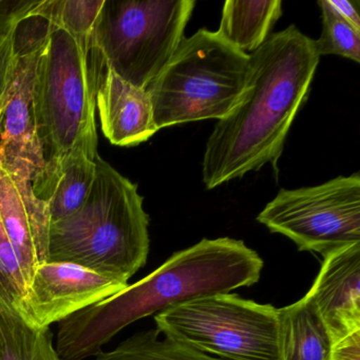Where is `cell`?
Instances as JSON below:
<instances>
[{
  "mask_svg": "<svg viewBox=\"0 0 360 360\" xmlns=\"http://www.w3.org/2000/svg\"><path fill=\"white\" fill-rule=\"evenodd\" d=\"M96 360H226L212 357L174 339L160 338V330L136 333L112 351L100 352Z\"/></svg>",
  "mask_w": 360,
  "mask_h": 360,
  "instance_id": "cell-18",
  "label": "cell"
},
{
  "mask_svg": "<svg viewBox=\"0 0 360 360\" xmlns=\"http://www.w3.org/2000/svg\"><path fill=\"white\" fill-rule=\"evenodd\" d=\"M277 315L279 360H332V337L309 295Z\"/></svg>",
  "mask_w": 360,
  "mask_h": 360,
  "instance_id": "cell-14",
  "label": "cell"
},
{
  "mask_svg": "<svg viewBox=\"0 0 360 360\" xmlns=\"http://www.w3.org/2000/svg\"><path fill=\"white\" fill-rule=\"evenodd\" d=\"M127 285L72 263L46 262L33 274L20 314L30 326L47 328Z\"/></svg>",
  "mask_w": 360,
  "mask_h": 360,
  "instance_id": "cell-9",
  "label": "cell"
},
{
  "mask_svg": "<svg viewBox=\"0 0 360 360\" xmlns=\"http://www.w3.org/2000/svg\"><path fill=\"white\" fill-rule=\"evenodd\" d=\"M96 106L103 132L115 146H136L159 131L147 90L124 81L107 67L96 86Z\"/></svg>",
  "mask_w": 360,
  "mask_h": 360,
  "instance_id": "cell-13",
  "label": "cell"
},
{
  "mask_svg": "<svg viewBox=\"0 0 360 360\" xmlns=\"http://www.w3.org/2000/svg\"><path fill=\"white\" fill-rule=\"evenodd\" d=\"M301 252H328L360 243V174L318 186L281 189L257 217Z\"/></svg>",
  "mask_w": 360,
  "mask_h": 360,
  "instance_id": "cell-8",
  "label": "cell"
},
{
  "mask_svg": "<svg viewBox=\"0 0 360 360\" xmlns=\"http://www.w3.org/2000/svg\"><path fill=\"white\" fill-rule=\"evenodd\" d=\"M18 58L13 52V32L0 34V107L7 101Z\"/></svg>",
  "mask_w": 360,
  "mask_h": 360,
  "instance_id": "cell-23",
  "label": "cell"
},
{
  "mask_svg": "<svg viewBox=\"0 0 360 360\" xmlns=\"http://www.w3.org/2000/svg\"><path fill=\"white\" fill-rule=\"evenodd\" d=\"M96 179L75 214L50 225L48 262H66L128 282L149 254V217L138 186L96 157Z\"/></svg>",
  "mask_w": 360,
  "mask_h": 360,
  "instance_id": "cell-3",
  "label": "cell"
},
{
  "mask_svg": "<svg viewBox=\"0 0 360 360\" xmlns=\"http://www.w3.org/2000/svg\"><path fill=\"white\" fill-rule=\"evenodd\" d=\"M0 360L62 359L49 328H34L18 311L0 304Z\"/></svg>",
  "mask_w": 360,
  "mask_h": 360,
  "instance_id": "cell-17",
  "label": "cell"
},
{
  "mask_svg": "<svg viewBox=\"0 0 360 360\" xmlns=\"http://www.w3.org/2000/svg\"><path fill=\"white\" fill-rule=\"evenodd\" d=\"M41 1L28 0H0V34H10L18 22L37 11Z\"/></svg>",
  "mask_w": 360,
  "mask_h": 360,
  "instance_id": "cell-22",
  "label": "cell"
},
{
  "mask_svg": "<svg viewBox=\"0 0 360 360\" xmlns=\"http://www.w3.org/2000/svg\"><path fill=\"white\" fill-rule=\"evenodd\" d=\"M90 41L54 24L37 58L33 104L45 169L33 186L49 195L58 165L75 151L98 155L96 77L90 63Z\"/></svg>",
  "mask_w": 360,
  "mask_h": 360,
  "instance_id": "cell-4",
  "label": "cell"
},
{
  "mask_svg": "<svg viewBox=\"0 0 360 360\" xmlns=\"http://www.w3.org/2000/svg\"><path fill=\"white\" fill-rule=\"evenodd\" d=\"M277 309L231 292L202 297L155 315L168 338L226 360H279Z\"/></svg>",
  "mask_w": 360,
  "mask_h": 360,
  "instance_id": "cell-7",
  "label": "cell"
},
{
  "mask_svg": "<svg viewBox=\"0 0 360 360\" xmlns=\"http://www.w3.org/2000/svg\"><path fill=\"white\" fill-rule=\"evenodd\" d=\"M0 217L29 285L37 267L48 262L49 205L35 195L30 178L9 172L1 163Z\"/></svg>",
  "mask_w": 360,
  "mask_h": 360,
  "instance_id": "cell-11",
  "label": "cell"
},
{
  "mask_svg": "<svg viewBox=\"0 0 360 360\" xmlns=\"http://www.w3.org/2000/svg\"><path fill=\"white\" fill-rule=\"evenodd\" d=\"M96 172V159L84 151H75L60 162L47 200L51 223L81 208L91 191Z\"/></svg>",
  "mask_w": 360,
  "mask_h": 360,
  "instance_id": "cell-16",
  "label": "cell"
},
{
  "mask_svg": "<svg viewBox=\"0 0 360 360\" xmlns=\"http://www.w3.org/2000/svg\"><path fill=\"white\" fill-rule=\"evenodd\" d=\"M39 51L18 58L0 125V163L9 172L30 178L32 186L39 182L45 169L33 104Z\"/></svg>",
  "mask_w": 360,
  "mask_h": 360,
  "instance_id": "cell-10",
  "label": "cell"
},
{
  "mask_svg": "<svg viewBox=\"0 0 360 360\" xmlns=\"http://www.w3.org/2000/svg\"><path fill=\"white\" fill-rule=\"evenodd\" d=\"M328 5L343 18L351 24L356 30L360 31V16L358 12L359 3L349 0H328Z\"/></svg>",
  "mask_w": 360,
  "mask_h": 360,
  "instance_id": "cell-25",
  "label": "cell"
},
{
  "mask_svg": "<svg viewBox=\"0 0 360 360\" xmlns=\"http://www.w3.org/2000/svg\"><path fill=\"white\" fill-rule=\"evenodd\" d=\"M321 9V37L315 41L318 56H343L355 63L360 62V31L343 20L330 5L328 0H319Z\"/></svg>",
  "mask_w": 360,
  "mask_h": 360,
  "instance_id": "cell-19",
  "label": "cell"
},
{
  "mask_svg": "<svg viewBox=\"0 0 360 360\" xmlns=\"http://www.w3.org/2000/svg\"><path fill=\"white\" fill-rule=\"evenodd\" d=\"M195 0H105L90 48L124 81L146 89L184 39Z\"/></svg>",
  "mask_w": 360,
  "mask_h": 360,
  "instance_id": "cell-6",
  "label": "cell"
},
{
  "mask_svg": "<svg viewBox=\"0 0 360 360\" xmlns=\"http://www.w3.org/2000/svg\"><path fill=\"white\" fill-rule=\"evenodd\" d=\"M263 260L241 240L203 239L174 252L155 271L60 322L56 352L62 360L98 355L134 322L202 297L252 286Z\"/></svg>",
  "mask_w": 360,
  "mask_h": 360,
  "instance_id": "cell-2",
  "label": "cell"
},
{
  "mask_svg": "<svg viewBox=\"0 0 360 360\" xmlns=\"http://www.w3.org/2000/svg\"><path fill=\"white\" fill-rule=\"evenodd\" d=\"M320 56L294 25L269 35L250 56L243 94L210 134L203 182L212 189L271 164L277 170L286 136L307 101Z\"/></svg>",
  "mask_w": 360,
  "mask_h": 360,
  "instance_id": "cell-1",
  "label": "cell"
},
{
  "mask_svg": "<svg viewBox=\"0 0 360 360\" xmlns=\"http://www.w3.org/2000/svg\"><path fill=\"white\" fill-rule=\"evenodd\" d=\"M332 360H360V332L354 333L334 345Z\"/></svg>",
  "mask_w": 360,
  "mask_h": 360,
  "instance_id": "cell-24",
  "label": "cell"
},
{
  "mask_svg": "<svg viewBox=\"0 0 360 360\" xmlns=\"http://www.w3.org/2000/svg\"><path fill=\"white\" fill-rule=\"evenodd\" d=\"M282 13L280 0H227L217 32L237 49L252 53L269 39Z\"/></svg>",
  "mask_w": 360,
  "mask_h": 360,
  "instance_id": "cell-15",
  "label": "cell"
},
{
  "mask_svg": "<svg viewBox=\"0 0 360 360\" xmlns=\"http://www.w3.org/2000/svg\"><path fill=\"white\" fill-rule=\"evenodd\" d=\"M248 68L250 56L218 32L201 29L184 37L146 88L155 127L224 119L243 94Z\"/></svg>",
  "mask_w": 360,
  "mask_h": 360,
  "instance_id": "cell-5",
  "label": "cell"
},
{
  "mask_svg": "<svg viewBox=\"0 0 360 360\" xmlns=\"http://www.w3.org/2000/svg\"><path fill=\"white\" fill-rule=\"evenodd\" d=\"M323 257L321 269L307 295L336 345L360 332V243Z\"/></svg>",
  "mask_w": 360,
  "mask_h": 360,
  "instance_id": "cell-12",
  "label": "cell"
},
{
  "mask_svg": "<svg viewBox=\"0 0 360 360\" xmlns=\"http://www.w3.org/2000/svg\"><path fill=\"white\" fill-rule=\"evenodd\" d=\"M105 0H48L52 22L79 39L91 41Z\"/></svg>",
  "mask_w": 360,
  "mask_h": 360,
  "instance_id": "cell-20",
  "label": "cell"
},
{
  "mask_svg": "<svg viewBox=\"0 0 360 360\" xmlns=\"http://www.w3.org/2000/svg\"><path fill=\"white\" fill-rule=\"evenodd\" d=\"M7 104L0 107V125ZM27 288L26 278L0 217V304L7 305L20 313Z\"/></svg>",
  "mask_w": 360,
  "mask_h": 360,
  "instance_id": "cell-21",
  "label": "cell"
}]
</instances>
